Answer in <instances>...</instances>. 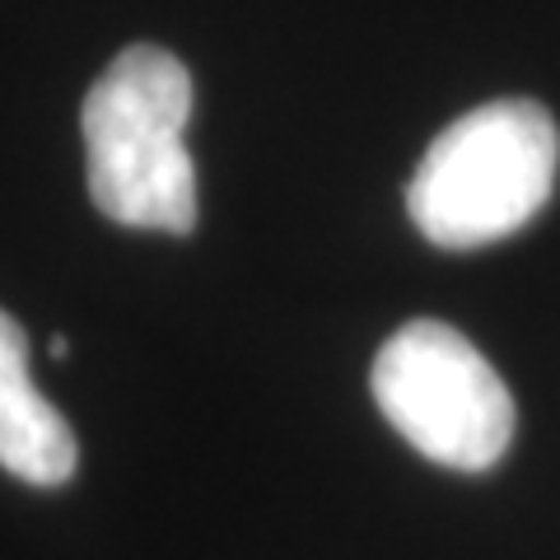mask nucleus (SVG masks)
Masks as SVG:
<instances>
[{"instance_id":"obj_3","label":"nucleus","mask_w":560,"mask_h":560,"mask_svg":"<svg viewBox=\"0 0 560 560\" xmlns=\"http://www.w3.org/2000/svg\"><path fill=\"white\" fill-rule=\"evenodd\" d=\"M370 388L388 425L430 463L486 471L514 440V397L458 327L416 318L374 355Z\"/></svg>"},{"instance_id":"obj_2","label":"nucleus","mask_w":560,"mask_h":560,"mask_svg":"<svg viewBox=\"0 0 560 560\" xmlns=\"http://www.w3.org/2000/svg\"><path fill=\"white\" fill-rule=\"evenodd\" d=\"M560 131L533 98H495L430 140L407 210L434 248L467 253L518 234L551 201Z\"/></svg>"},{"instance_id":"obj_4","label":"nucleus","mask_w":560,"mask_h":560,"mask_svg":"<svg viewBox=\"0 0 560 560\" xmlns=\"http://www.w3.org/2000/svg\"><path fill=\"white\" fill-rule=\"evenodd\" d=\"M75 458L80 448L66 416L33 383L24 327L0 313V467L33 486H66Z\"/></svg>"},{"instance_id":"obj_1","label":"nucleus","mask_w":560,"mask_h":560,"mask_svg":"<svg viewBox=\"0 0 560 560\" xmlns=\"http://www.w3.org/2000/svg\"><path fill=\"white\" fill-rule=\"evenodd\" d=\"M191 75L164 47H127L84 98L90 197L127 230H197V164L183 145Z\"/></svg>"},{"instance_id":"obj_5","label":"nucleus","mask_w":560,"mask_h":560,"mask_svg":"<svg viewBox=\"0 0 560 560\" xmlns=\"http://www.w3.org/2000/svg\"><path fill=\"white\" fill-rule=\"evenodd\" d=\"M51 355H57V360H61V355H70V341H66V337H57V341H51Z\"/></svg>"}]
</instances>
